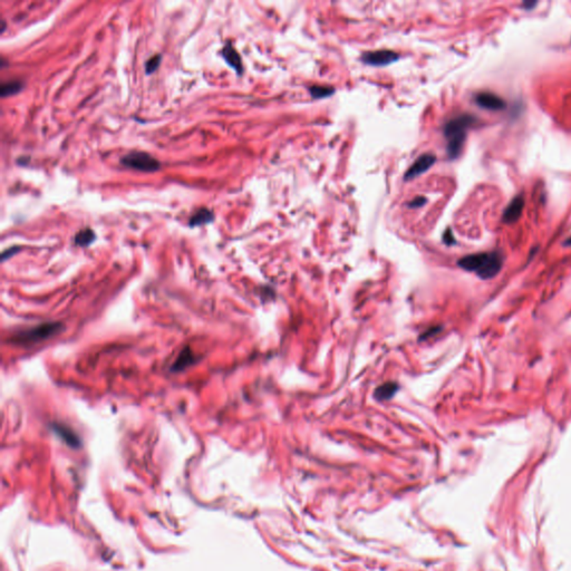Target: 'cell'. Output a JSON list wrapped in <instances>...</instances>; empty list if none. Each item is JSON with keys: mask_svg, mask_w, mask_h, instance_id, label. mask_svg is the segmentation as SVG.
<instances>
[{"mask_svg": "<svg viewBox=\"0 0 571 571\" xmlns=\"http://www.w3.org/2000/svg\"><path fill=\"white\" fill-rule=\"evenodd\" d=\"M457 264L467 271L475 274L479 278L487 280L494 278L501 271L503 257L499 251L480 252L461 258Z\"/></svg>", "mask_w": 571, "mask_h": 571, "instance_id": "6da1fadb", "label": "cell"}, {"mask_svg": "<svg viewBox=\"0 0 571 571\" xmlns=\"http://www.w3.org/2000/svg\"><path fill=\"white\" fill-rule=\"evenodd\" d=\"M476 122L475 117L469 114L458 115L451 119L444 126L446 139V152L450 160H455L461 155L467 140L468 129Z\"/></svg>", "mask_w": 571, "mask_h": 571, "instance_id": "7a4b0ae2", "label": "cell"}, {"mask_svg": "<svg viewBox=\"0 0 571 571\" xmlns=\"http://www.w3.org/2000/svg\"><path fill=\"white\" fill-rule=\"evenodd\" d=\"M64 329L65 327L62 322H58V321L44 322L35 327L22 329V331L17 332L14 336L10 338V343L19 346L35 345L43 340H47L51 337L57 336L58 334L64 332Z\"/></svg>", "mask_w": 571, "mask_h": 571, "instance_id": "3957f363", "label": "cell"}, {"mask_svg": "<svg viewBox=\"0 0 571 571\" xmlns=\"http://www.w3.org/2000/svg\"><path fill=\"white\" fill-rule=\"evenodd\" d=\"M120 162L123 167L127 169L141 171V172L145 173L156 172L161 168L160 162L154 156H152L149 153L141 151L127 153V154L121 157Z\"/></svg>", "mask_w": 571, "mask_h": 571, "instance_id": "277c9868", "label": "cell"}, {"mask_svg": "<svg viewBox=\"0 0 571 571\" xmlns=\"http://www.w3.org/2000/svg\"><path fill=\"white\" fill-rule=\"evenodd\" d=\"M399 56L395 51L383 49L365 52L362 56V61L365 64L370 65V66H386V65L396 62Z\"/></svg>", "mask_w": 571, "mask_h": 571, "instance_id": "5b68a950", "label": "cell"}, {"mask_svg": "<svg viewBox=\"0 0 571 571\" xmlns=\"http://www.w3.org/2000/svg\"><path fill=\"white\" fill-rule=\"evenodd\" d=\"M435 161H437V156L434 154H431V153L422 154L421 156L416 158L415 162L412 164L407 171H406V173L404 175L405 181L413 180L417 178V176H420L421 174L425 173L426 171L435 163Z\"/></svg>", "mask_w": 571, "mask_h": 571, "instance_id": "8992f818", "label": "cell"}, {"mask_svg": "<svg viewBox=\"0 0 571 571\" xmlns=\"http://www.w3.org/2000/svg\"><path fill=\"white\" fill-rule=\"evenodd\" d=\"M475 103L478 104L480 107L488 111L504 110L505 106H507V104H505V102L501 97L490 92L479 93L478 95L475 96Z\"/></svg>", "mask_w": 571, "mask_h": 571, "instance_id": "52a82bcc", "label": "cell"}, {"mask_svg": "<svg viewBox=\"0 0 571 571\" xmlns=\"http://www.w3.org/2000/svg\"><path fill=\"white\" fill-rule=\"evenodd\" d=\"M52 431L58 438L62 439L65 443L74 449H78L80 446V439L69 426L62 423H54L51 425Z\"/></svg>", "mask_w": 571, "mask_h": 571, "instance_id": "ba28073f", "label": "cell"}, {"mask_svg": "<svg viewBox=\"0 0 571 571\" xmlns=\"http://www.w3.org/2000/svg\"><path fill=\"white\" fill-rule=\"evenodd\" d=\"M523 208H525V199L521 196H516L515 198L512 199L503 212V222L508 223V225L516 222L520 219Z\"/></svg>", "mask_w": 571, "mask_h": 571, "instance_id": "9c48e42d", "label": "cell"}, {"mask_svg": "<svg viewBox=\"0 0 571 571\" xmlns=\"http://www.w3.org/2000/svg\"><path fill=\"white\" fill-rule=\"evenodd\" d=\"M197 361H198V357L191 349V347L186 346L179 352L178 358H176L175 362L172 365V367H171V372L173 373L182 372V370L189 368L190 366H192V365L196 364Z\"/></svg>", "mask_w": 571, "mask_h": 571, "instance_id": "30bf717a", "label": "cell"}, {"mask_svg": "<svg viewBox=\"0 0 571 571\" xmlns=\"http://www.w3.org/2000/svg\"><path fill=\"white\" fill-rule=\"evenodd\" d=\"M222 57L225 58V61L227 62L229 66L232 67L235 72L238 73V75H241L243 73L242 61H241L240 55L238 54V51L235 50L231 43H227L225 47L222 48Z\"/></svg>", "mask_w": 571, "mask_h": 571, "instance_id": "8fae6325", "label": "cell"}, {"mask_svg": "<svg viewBox=\"0 0 571 571\" xmlns=\"http://www.w3.org/2000/svg\"><path fill=\"white\" fill-rule=\"evenodd\" d=\"M214 220V214L208 208H200L191 215L189 220L190 227H201Z\"/></svg>", "mask_w": 571, "mask_h": 571, "instance_id": "7c38bea8", "label": "cell"}, {"mask_svg": "<svg viewBox=\"0 0 571 571\" xmlns=\"http://www.w3.org/2000/svg\"><path fill=\"white\" fill-rule=\"evenodd\" d=\"M397 390H398L397 383L387 382L376 388L374 392V396L377 401H387V399H390L395 395Z\"/></svg>", "mask_w": 571, "mask_h": 571, "instance_id": "4fadbf2b", "label": "cell"}, {"mask_svg": "<svg viewBox=\"0 0 571 571\" xmlns=\"http://www.w3.org/2000/svg\"><path fill=\"white\" fill-rule=\"evenodd\" d=\"M23 87H25V84H23L21 80L15 79V80L5 81V83H3L2 87H0V95H2L3 98L14 96L16 94L20 93L23 90Z\"/></svg>", "mask_w": 571, "mask_h": 571, "instance_id": "5bb4252c", "label": "cell"}, {"mask_svg": "<svg viewBox=\"0 0 571 571\" xmlns=\"http://www.w3.org/2000/svg\"><path fill=\"white\" fill-rule=\"evenodd\" d=\"M95 239H96L95 232L90 228H85L83 230H80L76 233L74 238V242L75 244H77L79 247H88L95 241Z\"/></svg>", "mask_w": 571, "mask_h": 571, "instance_id": "9a60e30c", "label": "cell"}, {"mask_svg": "<svg viewBox=\"0 0 571 571\" xmlns=\"http://www.w3.org/2000/svg\"><path fill=\"white\" fill-rule=\"evenodd\" d=\"M309 92H310V95L313 96L314 98L319 99V98H325V97L332 96L333 94L335 93V90L333 87L314 85V86H311L309 88Z\"/></svg>", "mask_w": 571, "mask_h": 571, "instance_id": "2e32d148", "label": "cell"}, {"mask_svg": "<svg viewBox=\"0 0 571 571\" xmlns=\"http://www.w3.org/2000/svg\"><path fill=\"white\" fill-rule=\"evenodd\" d=\"M161 60H162V56L160 54L152 56L150 60L145 63V72L148 75L154 73L155 70L158 68L161 64Z\"/></svg>", "mask_w": 571, "mask_h": 571, "instance_id": "e0dca14e", "label": "cell"}, {"mask_svg": "<svg viewBox=\"0 0 571 571\" xmlns=\"http://www.w3.org/2000/svg\"><path fill=\"white\" fill-rule=\"evenodd\" d=\"M19 250H20L19 247H11V248L5 250L3 252V255H2V260L6 261L7 259H9V258L13 257L14 255H16L17 252H19Z\"/></svg>", "mask_w": 571, "mask_h": 571, "instance_id": "ac0fdd59", "label": "cell"}, {"mask_svg": "<svg viewBox=\"0 0 571 571\" xmlns=\"http://www.w3.org/2000/svg\"><path fill=\"white\" fill-rule=\"evenodd\" d=\"M426 203V198H423V197H419V198H415L414 200H412V201L409 203V207L414 209V208H421L423 207L424 204Z\"/></svg>", "mask_w": 571, "mask_h": 571, "instance_id": "d6986e66", "label": "cell"}, {"mask_svg": "<svg viewBox=\"0 0 571 571\" xmlns=\"http://www.w3.org/2000/svg\"><path fill=\"white\" fill-rule=\"evenodd\" d=\"M443 240L447 246H451L453 243H455V239H454V237H453V233H452L450 229H447V230L445 231V233L443 235Z\"/></svg>", "mask_w": 571, "mask_h": 571, "instance_id": "ffe728a7", "label": "cell"}, {"mask_svg": "<svg viewBox=\"0 0 571 571\" xmlns=\"http://www.w3.org/2000/svg\"><path fill=\"white\" fill-rule=\"evenodd\" d=\"M535 5H537V3H534V2L525 3V4H523V6H525V7H526L527 9H531V7H533V6H535Z\"/></svg>", "mask_w": 571, "mask_h": 571, "instance_id": "44dd1931", "label": "cell"}, {"mask_svg": "<svg viewBox=\"0 0 571 571\" xmlns=\"http://www.w3.org/2000/svg\"><path fill=\"white\" fill-rule=\"evenodd\" d=\"M564 246H569V247H571V237L568 238V239L566 240V242H564Z\"/></svg>", "mask_w": 571, "mask_h": 571, "instance_id": "7402d4cb", "label": "cell"}, {"mask_svg": "<svg viewBox=\"0 0 571 571\" xmlns=\"http://www.w3.org/2000/svg\"><path fill=\"white\" fill-rule=\"evenodd\" d=\"M6 31V21L3 20V28H2V34Z\"/></svg>", "mask_w": 571, "mask_h": 571, "instance_id": "603a6c76", "label": "cell"}]
</instances>
